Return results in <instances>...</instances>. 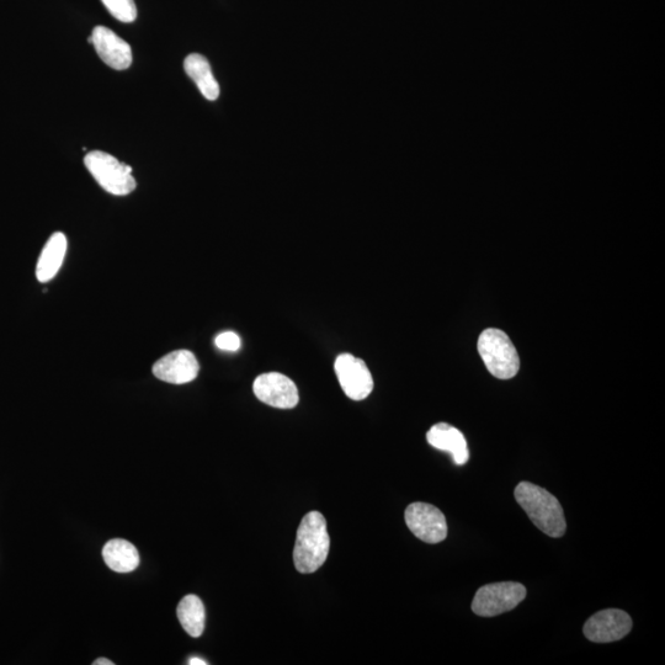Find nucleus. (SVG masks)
<instances>
[{
    "label": "nucleus",
    "instance_id": "9",
    "mask_svg": "<svg viewBox=\"0 0 665 665\" xmlns=\"http://www.w3.org/2000/svg\"><path fill=\"white\" fill-rule=\"evenodd\" d=\"M631 629L632 620L625 611L606 609L585 622L584 635L595 643H610L622 640L629 635Z\"/></svg>",
    "mask_w": 665,
    "mask_h": 665
},
{
    "label": "nucleus",
    "instance_id": "1",
    "mask_svg": "<svg viewBox=\"0 0 665 665\" xmlns=\"http://www.w3.org/2000/svg\"><path fill=\"white\" fill-rule=\"evenodd\" d=\"M514 496L537 529L551 537L566 534L567 524L562 505L546 489L530 482H521L515 488Z\"/></svg>",
    "mask_w": 665,
    "mask_h": 665
},
{
    "label": "nucleus",
    "instance_id": "6",
    "mask_svg": "<svg viewBox=\"0 0 665 665\" xmlns=\"http://www.w3.org/2000/svg\"><path fill=\"white\" fill-rule=\"evenodd\" d=\"M406 523L419 540L439 544L448 536V524L441 510L428 503H413L404 514Z\"/></svg>",
    "mask_w": 665,
    "mask_h": 665
},
{
    "label": "nucleus",
    "instance_id": "8",
    "mask_svg": "<svg viewBox=\"0 0 665 665\" xmlns=\"http://www.w3.org/2000/svg\"><path fill=\"white\" fill-rule=\"evenodd\" d=\"M253 391L260 402L274 408H295L300 401L295 382L279 372L258 376L253 383Z\"/></svg>",
    "mask_w": 665,
    "mask_h": 665
},
{
    "label": "nucleus",
    "instance_id": "14",
    "mask_svg": "<svg viewBox=\"0 0 665 665\" xmlns=\"http://www.w3.org/2000/svg\"><path fill=\"white\" fill-rule=\"evenodd\" d=\"M103 558L106 566L116 573H130L140 566V553L131 542L122 539L106 542Z\"/></svg>",
    "mask_w": 665,
    "mask_h": 665
},
{
    "label": "nucleus",
    "instance_id": "5",
    "mask_svg": "<svg viewBox=\"0 0 665 665\" xmlns=\"http://www.w3.org/2000/svg\"><path fill=\"white\" fill-rule=\"evenodd\" d=\"M526 598L523 584L503 582L484 585L472 601V610L478 616L493 617L508 613Z\"/></svg>",
    "mask_w": 665,
    "mask_h": 665
},
{
    "label": "nucleus",
    "instance_id": "7",
    "mask_svg": "<svg viewBox=\"0 0 665 665\" xmlns=\"http://www.w3.org/2000/svg\"><path fill=\"white\" fill-rule=\"evenodd\" d=\"M334 369L340 387L350 399L363 401L371 395L374 379L364 360L351 354H342L335 360Z\"/></svg>",
    "mask_w": 665,
    "mask_h": 665
},
{
    "label": "nucleus",
    "instance_id": "15",
    "mask_svg": "<svg viewBox=\"0 0 665 665\" xmlns=\"http://www.w3.org/2000/svg\"><path fill=\"white\" fill-rule=\"evenodd\" d=\"M184 68L186 74L193 79L204 95V98L210 101H216L220 97V85H218L209 61L199 53H191L185 58Z\"/></svg>",
    "mask_w": 665,
    "mask_h": 665
},
{
    "label": "nucleus",
    "instance_id": "16",
    "mask_svg": "<svg viewBox=\"0 0 665 665\" xmlns=\"http://www.w3.org/2000/svg\"><path fill=\"white\" fill-rule=\"evenodd\" d=\"M178 619L188 635L199 638L205 630V606L199 597L190 594L180 601L177 610Z\"/></svg>",
    "mask_w": 665,
    "mask_h": 665
},
{
    "label": "nucleus",
    "instance_id": "2",
    "mask_svg": "<svg viewBox=\"0 0 665 665\" xmlns=\"http://www.w3.org/2000/svg\"><path fill=\"white\" fill-rule=\"evenodd\" d=\"M331 539L327 531L326 518L321 513L311 512L302 519L297 530L294 562L297 571L315 573L327 561Z\"/></svg>",
    "mask_w": 665,
    "mask_h": 665
},
{
    "label": "nucleus",
    "instance_id": "4",
    "mask_svg": "<svg viewBox=\"0 0 665 665\" xmlns=\"http://www.w3.org/2000/svg\"><path fill=\"white\" fill-rule=\"evenodd\" d=\"M85 167L93 178L108 193L125 196L136 189V180L132 168L121 163L111 154L101 151L90 152L84 158Z\"/></svg>",
    "mask_w": 665,
    "mask_h": 665
},
{
    "label": "nucleus",
    "instance_id": "19",
    "mask_svg": "<svg viewBox=\"0 0 665 665\" xmlns=\"http://www.w3.org/2000/svg\"><path fill=\"white\" fill-rule=\"evenodd\" d=\"M93 665H115V663L106 658H99L97 661L93 662Z\"/></svg>",
    "mask_w": 665,
    "mask_h": 665
},
{
    "label": "nucleus",
    "instance_id": "20",
    "mask_svg": "<svg viewBox=\"0 0 665 665\" xmlns=\"http://www.w3.org/2000/svg\"><path fill=\"white\" fill-rule=\"evenodd\" d=\"M189 664L190 665H206L207 662H205L204 659L191 658Z\"/></svg>",
    "mask_w": 665,
    "mask_h": 665
},
{
    "label": "nucleus",
    "instance_id": "10",
    "mask_svg": "<svg viewBox=\"0 0 665 665\" xmlns=\"http://www.w3.org/2000/svg\"><path fill=\"white\" fill-rule=\"evenodd\" d=\"M152 371L158 380L172 385H185L198 377L200 365L191 351L175 350L159 359Z\"/></svg>",
    "mask_w": 665,
    "mask_h": 665
},
{
    "label": "nucleus",
    "instance_id": "18",
    "mask_svg": "<svg viewBox=\"0 0 665 665\" xmlns=\"http://www.w3.org/2000/svg\"><path fill=\"white\" fill-rule=\"evenodd\" d=\"M216 347L223 351H238L242 347V340L234 332H223L215 339Z\"/></svg>",
    "mask_w": 665,
    "mask_h": 665
},
{
    "label": "nucleus",
    "instance_id": "13",
    "mask_svg": "<svg viewBox=\"0 0 665 665\" xmlns=\"http://www.w3.org/2000/svg\"><path fill=\"white\" fill-rule=\"evenodd\" d=\"M67 246L65 234L61 232L52 234L37 262L36 276L40 283H49L58 274L66 258Z\"/></svg>",
    "mask_w": 665,
    "mask_h": 665
},
{
    "label": "nucleus",
    "instance_id": "17",
    "mask_svg": "<svg viewBox=\"0 0 665 665\" xmlns=\"http://www.w3.org/2000/svg\"><path fill=\"white\" fill-rule=\"evenodd\" d=\"M101 2L109 13L121 23L131 24L137 19L135 0H101Z\"/></svg>",
    "mask_w": 665,
    "mask_h": 665
},
{
    "label": "nucleus",
    "instance_id": "3",
    "mask_svg": "<svg viewBox=\"0 0 665 665\" xmlns=\"http://www.w3.org/2000/svg\"><path fill=\"white\" fill-rule=\"evenodd\" d=\"M478 353L488 371L497 379H513L519 372L518 351L508 335L499 329L489 328L482 332L478 339Z\"/></svg>",
    "mask_w": 665,
    "mask_h": 665
},
{
    "label": "nucleus",
    "instance_id": "11",
    "mask_svg": "<svg viewBox=\"0 0 665 665\" xmlns=\"http://www.w3.org/2000/svg\"><path fill=\"white\" fill-rule=\"evenodd\" d=\"M88 41L97 50L101 61L116 71H125L132 65V50L129 44L105 26H97Z\"/></svg>",
    "mask_w": 665,
    "mask_h": 665
},
{
    "label": "nucleus",
    "instance_id": "12",
    "mask_svg": "<svg viewBox=\"0 0 665 665\" xmlns=\"http://www.w3.org/2000/svg\"><path fill=\"white\" fill-rule=\"evenodd\" d=\"M427 440L433 448L450 452L456 465H465L470 459L467 441L459 429L446 423L434 425L427 434Z\"/></svg>",
    "mask_w": 665,
    "mask_h": 665
}]
</instances>
